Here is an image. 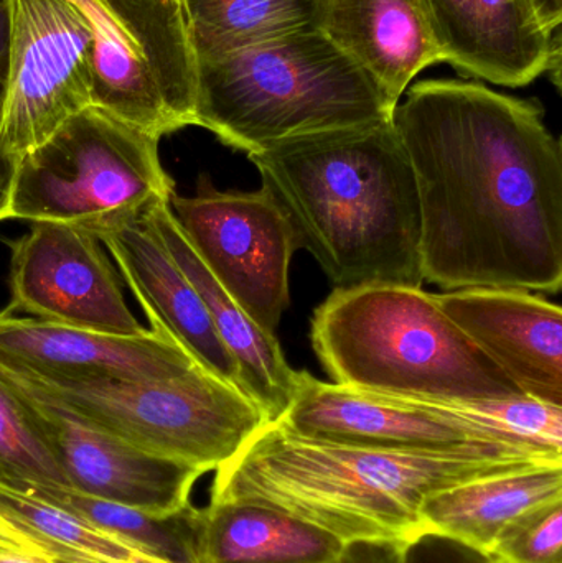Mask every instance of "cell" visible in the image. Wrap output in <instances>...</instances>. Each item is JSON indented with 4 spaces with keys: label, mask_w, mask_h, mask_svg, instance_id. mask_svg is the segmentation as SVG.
Listing matches in <instances>:
<instances>
[{
    "label": "cell",
    "mask_w": 562,
    "mask_h": 563,
    "mask_svg": "<svg viewBox=\"0 0 562 563\" xmlns=\"http://www.w3.org/2000/svg\"><path fill=\"white\" fill-rule=\"evenodd\" d=\"M9 247V313L122 336L148 330L129 308L106 247L88 228L35 221Z\"/></svg>",
    "instance_id": "7c38bea8"
},
{
    "label": "cell",
    "mask_w": 562,
    "mask_h": 563,
    "mask_svg": "<svg viewBox=\"0 0 562 563\" xmlns=\"http://www.w3.org/2000/svg\"><path fill=\"white\" fill-rule=\"evenodd\" d=\"M0 376L99 432L201 473L217 472L269 422L246 393L200 364L158 379Z\"/></svg>",
    "instance_id": "8992f818"
},
{
    "label": "cell",
    "mask_w": 562,
    "mask_h": 563,
    "mask_svg": "<svg viewBox=\"0 0 562 563\" xmlns=\"http://www.w3.org/2000/svg\"><path fill=\"white\" fill-rule=\"evenodd\" d=\"M279 422L332 442L425 452H484L562 460L498 423L478 402L406 399L323 383L297 371L293 402Z\"/></svg>",
    "instance_id": "9c48e42d"
},
{
    "label": "cell",
    "mask_w": 562,
    "mask_h": 563,
    "mask_svg": "<svg viewBox=\"0 0 562 563\" xmlns=\"http://www.w3.org/2000/svg\"><path fill=\"white\" fill-rule=\"evenodd\" d=\"M0 515L56 563H167L48 499L2 483Z\"/></svg>",
    "instance_id": "7402d4cb"
},
{
    "label": "cell",
    "mask_w": 562,
    "mask_h": 563,
    "mask_svg": "<svg viewBox=\"0 0 562 563\" xmlns=\"http://www.w3.org/2000/svg\"><path fill=\"white\" fill-rule=\"evenodd\" d=\"M485 559L487 563H562V501L515 521Z\"/></svg>",
    "instance_id": "484cf974"
},
{
    "label": "cell",
    "mask_w": 562,
    "mask_h": 563,
    "mask_svg": "<svg viewBox=\"0 0 562 563\" xmlns=\"http://www.w3.org/2000/svg\"><path fill=\"white\" fill-rule=\"evenodd\" d=\"M0 563H56L46 555L29 554V552L15 551V549L0 545Z\"/></svg>",
    "instance_id": "1f68e13d"
},
{
    "label": "cell",
    "mask_w": 562,
    "mask_h": 563,
    "mask_svg": "<svg viewBox=\"0 0 562 563\" xmlns=\"http://www.w3.org/2000/svg\"><path fill=\"white\" fill-rule=\"evenodd\" d=\"M434 298L521 394L562 407L560 305L515 288H462Z\"/></svg>",
    "instance_id": "9a60e30c"
},
{
    "label": "cell",
    "mask_w": 562,
    "mask_h": 563,
    "mask_svg": "<svg viewBox=\"0 0 562 563\" xmlns=\"http://www.w3.org/2000/svg\"><path fill=\"white\" fill-rule=\"evenodd\" d=\"M145 217L197 288L218 336L236 361L244 393L263 409L269 422H276L293 402L297 380V371L287 363L276 334L261 330L211 276L181 234L168 201L155 205Z\"/></svg>",
    "instance_id": "d6986e66"
},
{
    "label": "cell",
    "mask_w": 562,
    "mask_h": 563,
    "mask_svg": "<svg viewBox=\"0 0 562 563\" xmlns=\"http://www.w3.org/2000/svg\"><path fill=\"white\" fill-rule=\"evenodd\" d=\"M0 483L25 493L69 488L25 397L0 376Z\"/></svg>",
    "instance_id": "d4e9b609"
},
{
    "label": "cell",
    "mask_w": 562,
    "mask_h": 563,
    "mask_svg": "<svg viewBox=\"0 0 562 563\" xmlns=\"http://www.w3.org/2000/svg\"><path fill=\"white\" fill-rule=\"evenodd\" d=\"M108 250L151 330L187 351L201 366L241 387L240 369L218 336L210 313L190 279L145 214L92 231ZM244 393V390H243Z\"/></svg>",
    "instance_id": "e0dca14e"
},
{
    "label": "cell",
    "mask_w": 562,
    "mask_h": 563,
    "mask_svg": "<svg viewBox=\"0 0 562 563\" xmlns=\"http://www.w3.org/2000/svg\"><path fill=\"white\" fill-rule=\"evenodd\" d=\"M562 460L425 452L332 442L267 422L214 472L210 505H254L293 516L345 545L421 539L432 493Z\"/></svg>",
    "instance_id": "7a4b0ae2"
},
{
    "label": "cell",
    "mask_w": 562,
    "mask_h": 563,
    "mask_svg": "<svg viewBox=\"0 0 562 563\" xmlns=\"http://www.w3.org/2000/svg\"><path fill=\"white\" fill-rule=\"evenodd\" d=\"M201 563H327L346 545L276 509L208 505L195 509Z\"/></svg>",
    "instance_id": "44dd1931"
},
{
    "label": "cell",
    "mask_w": 562,
    "mask_h": 563,
    "mask_svg": "<svg viewBox=\"0 0 562 563\" xmlns=\"http://www.w3.org/2000/svg\"><path fill=\"white\" fill-rule=\"evenodd\" d=\"M412 549L405 544H352L327 563H412Z\"/></svg>",
    "instance_id": "4316f807"
},
{
    "label": "cell",
    "mask_w": 562,
    "mask_h": 563,
    "mask_svg": "<svg viewBox=\"0 0 562 563\" xmlns=\"http://www.w3.org/2000/svg\"><path fill=\"white\" fill-rule=\"evenodd\" d=\"M19 393L25 397L69 488L155 518H174L194 508L191 492L205 475L200 470L135 449Z\"/></svg>",
    "instance_id": "4fadbf2b"
},
{
    "label": "cell",
    "mask_w": 562,
    "mask_h": 563,
    "mask_svg": "<svg viewBox=\"0 0 562 563\" xmlns=\"http://www.w3.org/2000/svg\"><path fill=\"white\" fill-rule=\"evenodd\" d=\"M396 106L317 29L197 56L195 125L247 155L297 135L389 121Z\"/></svg>",
    "instance_id": "5b68a950"
},
{
    "label": "cell",
    "mask_w": 562,
    "mask_h": 563,
    "mask_svg": "<svg viewBox=\"0 0 562 563\" xmlns=\"http://www.w3.org/2000/svg\"><path fill=\"white\" fill-rule=\"evenodd\" d=\"M195 56L317 29V0H181Z\"/></svg>",
    "instance_id": "603a6c76"
},
{
    "label": "cell",
    "mask_w": 562,
    "mask_h": 563,
    "mask_svg": "<svg viewBox=\"0 0 562 563\" xmlns=\"http://www.w3.org/2000/svg\"><path fill=\"white\" fill-rule=\"evenodd\" d=\"M172 214L211 276L266 331L289 307V267L299 247L273 195L218 191L201 178L195 197H170Z\"/></svg>",
    "instance_id": "8fae6325"
},
{
    "label": "cell",
    "mask_w": 562,
    "mask_h": 563,
    "mask_svg": "<svg viewBox=\"0 0 562 563\" xmlns=\"http://www.w3.org/2000/svg\"><path fill=\"white\" fill-rule=\"evenodd\" d=\"M540 22L550 32L560 29L562 22V0H528Z\"/></svg>",
    "instance_id": "4dcf8cb0"
},
{
    "label": "cell",
    "mask_w": 562,
    "mask_h": 563,
    "mask_svg": "<svg viewBox=\"0 0 562 563\" xmlns=\"http://www.w3.org/2000/svg\"><path fill=\"white\" fill-rule=\"evenodd\" d=\"M158 142L102 109H85L20 158L9 220L89 231L137 220L175 194Z\"/></svg>",
    "instance_id": "52a82bcc"
},
{
    "label": "cell",
    "mask_w": 562,
    "mask_h": 563,
    "mask_svg": "<svg viewBox=\"0 0 562 563\" xmlns=\"http://www.w3.org/2000/svg\"><path fill=\"white\" fill-rule=\"evenodd\" d=\"M19 161L0 148V221L9 220L10 201Z\"/></svg>",
    "instance_id": "83f0119b"
},
{
    "label": "cell",
    "mask_w": 562,
    "mask_h": 563,
    "mask_svg": "<svg viewBox=\"0 0 562 563\" xmlns=\"http://www.w3.org/2000/svg\"><path fill=\"white\" fill-rule=\"evenodd\" d=\"M337 287H421V211L393 119L297 135L247 155Z\"/></svg>",
    "instance_id": "3957f363"
},
{
    "label": "cell",
    "mask_w": 562,
    "mask_h": 563,
    "mask_svg": "<svg viewBox=\"0 0 562 563\" xmlns=\"http://www.w3.org/2000/svg\"><path fill=\"white\" fill-rule=\"evenodd\" d=\"M442 59L464 75L521 88L560 78V29L550 32L528 0H419Z\"/></svg>",
    "instance_id": "2e32d148"
},
{
    "label": "cell",
    "mask_w": 562,
    "mask_h": 563,
    "mask_svg": "<svg viewBox=\"0 0 562 563\" xmlns=\"http://www.w3.org/2000/svg\"><path fill=\"white\" fill-rule=\"evenodd\" d=\"M421 211L422 279L558 294L562 151L537 101L429 79L393 114Z\"/></svg>",
    "instance_id": "6da1fadb"
},
{
    "label": "cell",
    "mask_w": 562,
    "mask_h": 563,
    "mask_svg": "<svg viewBox=\"0 0 562 563\" xmlns=\"http://www.w3.org/2000/svg\"><path fill=\"white\" fill-rule=\"evenodd\" d=\"M560 501L562 463L462 483L425 499L421 539H448L487 558L515 521Z\"/></svg>",
    "instance_id": "ffe728a7"
},
{
    "label": "cell",
    "mask_w": 562,
    "mask_h": 563,
    "mask_svg": "<svg viewBox=\"0 0 562 563\" xmlns=\"http://www.w3.org/2000/svg\"><path fill=\"white\" fill-rule=\"evenodd\" d=\"M0 148L25 157L92 106V33L68 0H9Z\"/></svg>",
    "instance_id": "30bf717a"
},
{
    "label": "cell",
    "mask_w": 562,
    "mask_h": 563,
    "mask_svg": "<svg viewBox=\"0 0 562 563\" xmlns=\"http://www.w3.org/2000/svg\"><path fill=\"white\" fill-rule=\"evenodd\" d=\"M0 545L15 549V551L29 552V554L46 555L42 548L30 541L22 531L10 525L2 515H0Z\"/></svg>",
    "instance_id": "f1b7e54d"
},
{
    "label": "cell",
    "mask_w": 562,
    "mask_h": 563,
    "mask_svg": "<svg viewBox=\"0 0 562 563\" xmlns=\"http://www.w3.org/2000/svg\"><path fill=\"white\" fill-rule=\"evenodd\" d=\"M10 43V7L9 0H0V104L5 89L7 59Z\"/></svg>",
    "instance_id": "f546056e"
},
{
    "label": "cell",
    "mask_w": 562,
    "mask_h": 563,
    "mask_svg": "<svg viewBox=\"0 0 562 563\" xmlns=\"http://www.w3.org/2000/svg\"><path fill=\"white\" fill-rule=\"evenodd\" d=\"M112 532L145 554L167 563H201L195 534V508L174 518H155L139 509L92 498L73 488L32 493Z\"/></svg>",
    "instance_id": "cb8c5ba5"
},
{
    "label": "cell",
    "mask_w": 562,
    "mask_h": 563,
    "mask_svg": "<svg viewBox=\"0 0 562 563\" xmlns=\"http://www.w3.org/2000/svg\"><path fill=\"white\" fill-rule=\"evenodd\" d=\"M312 346L333 384L362 393L448 402L525 396L421 287L337 288L313 314Z\"/></svg>",
    "instance_id": "277c9868"
},
{
    "label": "cell",
    "mask_w": 562,
    "mask_h": 563,
    "mask_svg": "<svg viewBox=\"0 0 562 563\" xmlns=\"http://www.w3.org/2000/svg\"><path fill=\"white\" fill-rule=\"evenodd\" d=\"M317 30L396 104L422 69L444 62L419 0H317Z\"/></svg>",
    "instance_id": "ac0fdd59"
},
{
    "label": "cell",
    "mask_w": 562,
    "mask_h": 563,
    "mask_svg": "<svg viewBox=\"0 0 562 563\" xmlns=\"http://www.w3.org/2000/svg\"><path fill=\"white\" fill-rule=\"evenodd\" d=\"M148 328L135 336L101 333L0 313V369L35 379H158L198 366ZM201 366V364H200Z\"/></svg>",
    "instance_id": "5bb4252c"
},
{
    "label": "cell",
    "mask_w": 562,
    "mask_h": 563,
    "mask_svg": "<svg viewBox=\"0 0 562 563\" xmlns=\"http://www.w3.org/2000/svg\"><path fill=\"white\" fill-rule=\"evenodd\" d=\"M92 33V106L164 137L195 125L197 56L181 0H68Z\"/></svg>",
    "instance_id": "ba28073f"
}]
</instances>
